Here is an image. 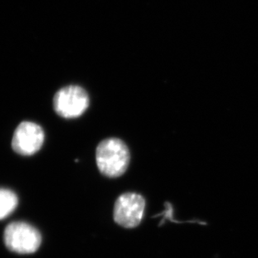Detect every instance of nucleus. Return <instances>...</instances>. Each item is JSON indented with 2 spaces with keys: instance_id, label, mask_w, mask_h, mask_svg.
<instances>
[{
  "instance_id": "39448f33",
  "label": "nucleus",
  "mask_w": 258,
  "mask_h": 258,
  "mask_svg": "<svg viewBox=\"0 0 258 258\" xmlns=\"http://www.w3.org/2000/svg\"><path fill=\"white\" fill-rule=\"evenodd\" d=\"M45 139L40 126L32 122H23L15 129L12 148L17 154L25 156L35 154L42 147Z\"/></svg>"
},
{
  "instance_id": "423d86ee",
  "label": "nucleus",
  "mask_w": 258,
  "mask_h": 258,
  "mask_svg": "<svg viewBox=\"0 0 258 258\" xmlns=\"http://www.w3.org/2000/svg\"><path fill=\"white\" fill-rule=\"evenodd\" d=\"M17 206V196L10 189L0 188V220L10 216Z\"/></svg>"
},
{
  "instance_id": "f257e3e1",
  "label": "nucleus",
  "mask_w": 258,
  "mask_h": 258,
  "mask_svg": "<svg viewBox=\"0 0 258 258\" xmlns=\"http://www.w3.org/2000/svg\"><path fill=\"white\" fill-rule=\"evenodd\" d=\"M96 161L98 169L105 176H121L127 170L130 162L128 148L121 139H105L97 146Z\"/></svg>"
},
{
  "instance_id": "7ed1b4c3",
  "label": "nucleus",
  "mask_w": 258,
  "mask_h": 258,
  "mask_svg": "<svg viewBox=\"0 0 258 258\" xmlns=\"http://www.w3.org/2000/svg\"><path fill=\"white\" fill-rule=\"evenodd\" d=\"M87 92L79 86L63 87L55 93L53 105L55 112L64 118L80 117L89 107Z\"/></svg>"
},
{
  "instance_id": "f03ea898",
  "label": "nucleus",
  "mask_w": 258,
  "mask_h": 258,
  "mask_svg": "<svg viewBox=\"0 0 258 258\" xmlns=\"http://www.w3.org/2000/svg\"><path fill=\"white\" fill-rule=\"evenodd\" d=\"M5 242L10 251L19 254H31L40 247L41 236L30 224L13 222L5 229Z\"/></svg>"
},
{
  "instance_id": "20e7f679",
  "label": "nucleus",
  "mask_w": 258,
  "mask_h": 258,
  "mask_svg": "<svg viewBox=\"0 0 258 258\" xmlns=\"http://www.w3.org/2000/svg\"><path fill=\"white\" fill-rule=\"evenodd\" d=\"M145 201L136 193L120 196L114 206L113 217L118 225L125 228H134L141 223L144 216Z\"/></svg>"
}]
</instances>
